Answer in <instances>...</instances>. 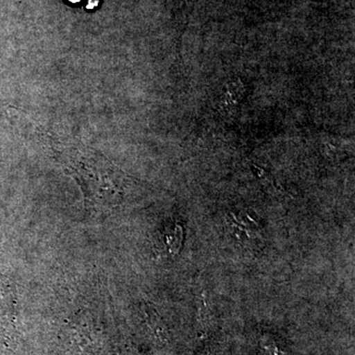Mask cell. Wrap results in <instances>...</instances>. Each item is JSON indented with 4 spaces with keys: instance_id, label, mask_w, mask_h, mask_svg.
Wrapping results in <instances>:
<instances>
[{
    "instance_id": "6da1fadb",
    "label": "cell",
    "mask_w": 355,
    "mask_h": 355,
    "mask_svg": "<svg viewBox=\"0 0 355 355\" xmlns=\"http://www.w3.org/2000/svg\"><path fill=\"white\" fill-rule=\"evenodd\" d=\"M69 171L83 188L86 207L98 212H108L123 202L119 184V170L107 159L77 154L67 162Z\"/></svg>"
}]
</instances>
